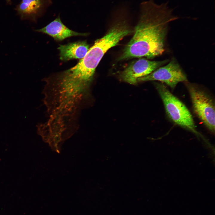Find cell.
<instances>
[{"label":"cell","instance_id":"cell-1","mask_svg":"<svg viewBox=\"0 0 215 215\" xmlns=\"http://www.w3.org/2000/svg\"><path fill=\"white\" fill-rule=\"evenodd\" d=\"M173 12L168 2L159 4L154 0H149L142 2L134 34L119 60L142 57L153 59L162 55L165 50L169 24L178 18Z\"/></svg>","mask_w":215,"mask_h":215},{"label":"cell","instance_id":"cell-2","mask_svg":"<svg viewBox=\"0 0 215 215\" xmlns=\"http://www.w3.org/2000/svg\"><path fill=\"white\" fill-rule=\"evenodd\" d=\"M154 84L169 119L179 126L197 133L193 117L185 105L173 95L163 84L155 82Z\"/></svg>","mask_w":215,"mask_h":215},{"label":"cell","instance_id":"cell-3","mask_svg":"<svg viewBox=\"0 0 215 215\" xmlns=\"http://www.w3.org/2000/svg\"><path fill=\"white\" fill-rule=\"evenodd\" d=\"M194 110L196 115L211 131H215V106L212 99L197 86L185 82Z\"/></svg>","mask_w":215,"mask_h":215},{"label":"cell","instance_id":"cell-4","mask_svg":"<svg viewBox=\"0 0 215 215\" xmlns=\"http://www.w3.org/2000/svg\"><path fill=\"white\" fill-rule=\"evenodd\" d=\"M158 81L165 83L174 88L181 82H186V75L177 62L173 58L166 65L160 67L149 74L139 78L137 82Z\"/></svg>","mask_w":215,"mask_h":215},{"label":"cell","instance_id":"cell-5","mask_svg":"<svg viewBox=\"0 0 215 215\" xmlns=\"http://www.w3.org/2000/svg\"><path fill=\"white\" fill-rule=\"evenodd\" d=\"M168 61H151L141 59L133 62L122 72L120 77L124 81L132 85L137 82L138 79L146 76Z\"/></svg>","mask_w":215,"mask_h":215},{"label":"cell","instance_id":"cell-6","mask_svg":"<svg viewBox=\"0 0 215 215\" xmlns=\"http://www.w3.org/2000/svg\"><path fill=\"white\" fill-rule=\"evenodd\" d=\"M36 31L47 34L57 41H61L73 36H85L87 34L70 29L62 23L59 16L45 27Z\"/></svg>","mask_w":215,"mask_h":215},{"label":"cell","instance_id":"cell-7","mask_svg":"<svg viewBox=\"0 0 215 215\" xmlns=\"http://www.w3.org/2000/svg\"><path fill=\"white\" fill-rule=\"evenodd\" d=\"M89 47L87 42L83 41L60 45L58 49L60 52V59L67 61L82 58L87 53Z\"/></svg>","mask_w":215,"mask_h":215},{"label":"cell","instance_id":"cell-8","mask_svg":"<svg viewBox=\"0 0 215 215\" xmlns=\"http://www.w3.org/2000/svg\"><path fill=\"white\" fill-rule=\"evenodd\" d=\"M42 4L41 0H22L19 10L21 13L30 14L36 13Z\"/></svg>","mask_w":215,"mask_h":215},{"label":"cell","instance_id":"cell-9","mask_svg":"<svg viewBox=\"0 0 215 215\" xmlns=\"http://www.w3.org/2000/svg\"></svg>","mask_w":215,"mask_h":215}]
</instances>
